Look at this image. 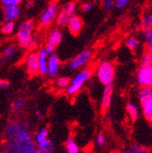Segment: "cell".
<instances>
[{"instance_id": "cell-4", "label": "cell", "mask_w": 152, "mask_h": 153, "mask_svg": "<svg viewBox=\"0 0 152 153\" xmlns=\"http://www.w3.org/2000/svg\"><path fill=\"white\" fill-rule=\"evenodd\" d=\"M16 38L22 47L28 48L35 43L34 38V22L31 20H25L20 25Z\"/></svg>"}, {"instance_id": "cell-27", "label": "cell", "mask_w": 152, "mask_h": 153, "mask_svg": "<svg viewBox=\"0 0 152 153\" xmlns=\"http://www.w3.org/2000/svg\"><path fill=\"white\" fill-rule=\"evenodd\" d=\"M130 149L132 153H152V151L148 148L139 143H134Z\"/></svg>"}, {"instance_id": "cell-3", "label": "cell", "mask_w": 152, "mask_h": 153, "mask_svg": "<svg viewBox=\"0 0 152 153\" xmlns=\"http://www.w3.org/2000/svg\"><path fill=\"white\" fill-rule=\"evenodd\" d=\"M93 69L90 67H86L78 71L76 75L71 79L70 85L65 90L66 94L69 96H74L79 93V91L83 88L86 82L92 78Z\"/></svg>"}, {"instance_id": "cell-19", "label": "cell", "mask_w": 152, "mask_h": 153, "mask_svg": "<svg viewBox=\"0 0 152 153\" xmlns=\"http://www.w3.org/2000/svg\"><path fill=\"white\" fill-rule=\"evenodd\" d=\"M37 149H39V151L40 153H53L55 150V145L51 140L47 139L43 142H41L40 144L36 145Z\"/></svg>"}, {"instance_id": "cell-39", "label": "cell", "mask_w": 152, "mask_h": 153, "mask_svg": "<svg viewBox=\"0 0 152 153\" xmlns=\"http://www.w3.org/2000/svg\"><path fill=\"white\" fill-rule=\"evenodd\" d=\"M36 116L37 118H41V117H42V112H41L39 109L36 110Z\"/></svg>"}, {"instance_id": "cell-32", "label": "cell", "mask_w": 152, "mask_h": 153, "mask_svg": "<svg viewBox=\"0 0 152 153\" xmlns=\"http://www.w3.org/2000/svg\"><path fill=\"white\" fill-rule=\"evenodd\" d=\"M0 3L4 7H13V6H20L22 1L21 0H1Z\"/></svg>"}, {"instance_id": "cell-14", "label": "cell", "mask_w": 152, "mask_h": 153, "mask_svg": "<svg viewBox=\"0 0 152 153\" xmlns=\"http://www.w3.org/2000/svg\"><path fill=\"white\" fill-rule=\"evenodd\" d=\"M22 126V122L10 121L5 127V136L7 139H12L17 136Z\"/></svg>"}, {"instance_id": "cell-37", "label": "cell", "mask_w": 152, "mask_h": 153, "mask_svg": "<svg viewBox=\"0 0 152 153\" xmlns=\"http://www.w3.org/2000/svg\"><path fill=\"white\" fill-rule=\"evenodd\" d=\"M10 87L9 81H7L5 79H0V89H7Z\"/></svg>"}, {"instance_id": "cell-30", "label": "cell", "mask_w": 152, "mask_h": 153, "mask_svg": "<svg viewBox=\"0 0 152 153\" xmlns=\"http://www.w3.org/2000/svg\"><path fill=\"white\" fill-rule=\"evenodd\" d=\"M143 37L147 44L152 43V27L143 30Z\"/></svg>"}, {"instance_id": "cell-40", "label": "cell", "mask_w": 152, "mask_h": 153, "mask_svg": "<svg viewBox=\"0 0 152 153\" xmlns=\"http://www.w3.org/2000/svg\"><path fill=\"white\" fill-rule=\"evenodd\" d=\"M148 120L149 121V123H151V124H152V116L148 117Z\"/></svg>"}, {"instance_id": "cell-38", "label": "cell", "mask_w": 152, "mask_h": 153, "mask_svg": "<svg viewBox=\"0 0 152 153\" xmlns=\"http://www.w3.org/2000/svg\"><path fill=\"white\" fill-rule=\"evenodd\" d=\"M116 153H132L130 149H119L118 150Z\"/></svg>"}, {"instance_id": "cell-34", "label": "cell", "mask_w": 152, "mask_h": 153, "mask_svg": "<svg viewBox=\"0 0 152 153\" xmlns=\"http://www.w3.org/2000/svg\"><path fill=\"white\" fill-rule=\"evenodd\" d=\"M129 3H130L129 0H116L114 6H115L117 9L121 10V9H124L125 7H127L129 5Z\"/></svg>"}, {"instance_id": "cell-7", "label": "cell", "mask_w": 152, "mask_h": 153, "mask_svg": "<svg viewBox=\"0 0 152 153\" xmlns=\"http://www.w3.org/2000/svg\"><path fill=\"white\" fill-rule=\"evenodd\" d=\"M60 10V5L58 2L50 3L46 9L43 10L40 16V24L42 26H50L56 22L58 12Z\"/></svg>"}, {"instance_id": "cell-2", "label": "cell", "mask_w": 152, "mask_h": 153, "mask_svg": "<svg viewBox=\"0 0 152 153\" xmlns=\"http://www.w3.org/2000/svg\"><path fill=\"white\" fill-rule=\"evenodd\" d=\"M96 78L104 87L113 85V81L115 79L116 67L111 61L103 60L97 65L95 68Z\"/></svg>"}, {"instance_id": "cell-21", "label": "cell", "mask_w": 152, "mask_h": 153, "mask_svg": "<svg viewBox=\"0 0 152 153\" xmlns=\"http://www.w3.org/2000/svg\"><path fill=\"white\" fill-rule=\"evenodd\" d=\"M125 45H126V47L129 50H130V51H136V50H137L140 47L141 40H140V38L137 37V36H129V37L126 38Z\"/></svg>"}, {"instance_id": "cell-13", "label": "cell", "mask_w": 152, "mask_h": 153, "mask_svg": "<svg viewBox=\"0 0 152 153\" xmlns=\"http://www.w3.org/2000/svg\"><path fill=\"white\" fill-rule=\"evenodd\" d=\"M21 7L19 6L13 7H4L3 14L6 22H14L21 16Z\"/></svg>"}, {"instance_id": "cell-28", "label": "cell", "mask_w": 152, "mask_h": 153, "mask_svg": "<svg viewBox=\"0 0 152 153\" xmlns=\"http://www.w3.org/2000/svg\"><path fill=\"white\" fill-rule=\"evenodd\" d=\"M24 100H22V99H17V100H15L12 103L11 108L14 112H18V111H21L22 108H24Z\"/></svg>"}, {"instance_id": "cell-33", "label": "cell", "mask_w": 152, "mask_h": 153, "mask_svg": "<svg viewBox=\"0 0 152 153\" xmlns=\"http://www.w3.org/2000/svg\"><path fill=\"white\" fill-rule=\"evenodd\" d=\"M95 142H96L98 147H103V146H105V135L103 133H99V134L96 135Z\"/></svg>"}, {"instance_id": "cell-29", "label": "cell", "mask_w": 152, "mask_h": 153, "mask_svg": "<svg viewBox=\"0 0 152 153\" xmlns=\"http://www.w3.org/2000/svg\"><path fill=\"white\" fill-rule=\"evenodd\" d=\"M17 53V49L14 46H7V47L4 50V55L5 57L11 58L13 56L16 55Z\"/></svg>"}, {"instance_id": "cell-31", "label": "cell", "mask_w": 152, "mask_h": 153, "mask_svg": "<svg viewBox=\"0 0 152 153\" xmlns=\"http://www.w3.org/2000/svg\"><path fill=\"white\" fill-rule=\"evenodd\" d=\"M95 3L93 2V1H90V2H86V3H83L80 7V10L82 12H89L90 11L93 9V7H94Z\"/></svg>"}, {"instance_id": "cell-9", "label": "cell", "mask_w": 152, "mask_h": 153, "mask_svg": "<svg viewBox=\"0 0 152 153\" xmlns=\"http://www.w3.org/2000/svg\"><path fill=\"white\" fill-rule=\"evenodd\" d=\"M61 65H62V62L58 54L53 53V54L49 56L48 61V76L50 79H54L57 78V76L60 72Z\"/></svg>"}, {"instance_id": "cell-36", "label": "cell", "mask_w": 152, "mask_h": 153, "mask_svg": "<svg viewBox=\"0 0 152 153\" xmlns=\"http://www.w3.org/2000/svg\"><path fill=\"white\" fill-rule=\"evenodd\" d=\"M54 48L53 47H51V46H50V45H45V47L43 48V51H44V52L46 53V54L48 55V56H50V55H51V54H53L54 53Z\"/></svg>"}, {"instance_id": "cell-41", "label": "cell", "mask_w": 152, "mask_h": 153, "mask_svg": "<svg viewBox=\"0 0 152 153\" xmlns=\"http://www.w3.org/2000/svg\"><path fill=\"white\" fill-rule=\"evenodd\" d=\"M37 153H40V152H39V151H37Z\"/></svg>"}, {"instance_id": "cell-15", "label": "cell", "mask_w": 152, "mask_h": 153, "mask_svg": "<svg viewBox=\"0 0 152 153\" xmlns=\"http://www.w3.org/2000/svg\"><path fill=\"white\" fill-rule=\"evenodd\" d=\"M63 40V32L62 30H60L59 28H55L53 29L52 31H50V33L48 36L47 38V45H50L53 48H56L57 46L60 45V43Z\"/></svg>"}, {"instance_id": "cell-25", "label": "cell", "mask_w": 152, "mask_h": 153, "mask_svg": "<svg viewBox=\"0 0 152 153\" xmlns=\"http://www.w3.org/2000/svg\"><path fill=\"white\" fill-rule=\"evenodd\" d=\"M0 30H1L2 34H4V35H7V36L11 35L15 30V22H5L1 25Z\"/></svg>"}, {"instance_id": "cell-8", "label": "cell", "mask_w": 152, "mask_h": 153, "mask_svg": "<svg viewBox=\"0 0 152 153\" xmlns=\"http://www.w3.org/2000/svg\"><path fill=\"white\" fill-rule=\"evenodd\" d=\"M136 81L141 88H152V67L139 66L136 71Z\"/></svg>"}, {"instance_id": "cell-35", "label": "cell", "mask_w": 152, "mask_h": 153, "mask_svg": "<svg viewBox=\"0 0 152 153\" xmlns=\"http://www.w3.org/2000/svg\"><path fill=\"white\" fill-rule=\"evenodd\" d=\"M114 4H115V1H113V0H105L103 2V7L106 10H109L113 7Z\"/></svg>"}, {"instance_id": "cell-11", "label": "cell", "mask_w": 152, "mask_h": 153, "mask_svg": "<svg viewBox=\"0 0 152 153\" xmlns=\"http://www.w3.org/2000/svg\"><path fill=\"white\" fill-rule=\"evenodd\" d=\"M113 94H114L113 85L104 87L103 93L101 95V101H100V106L103 110H108L110 108L113 99Z\"/></svg>"}, {"instance_id": "cell-24", "label": "cell", "mask_w": 152, "mask_h": 153, "mask_svg": "<svg viewBox=\"0 0 152 153\" xmlns=\"http://www.w3.org/2000/svg\"><path fill=\"white\" fill-rule=\"evenodd\" d=\"M140 26L143 30L152 27V10L147 11L143 15Z\"/></svg>"}, {"instance_id": "cell-17", "label": "cell", "mask_w": 152, "mask_h": 153, "mask_svg": "<svg viewBox=\"0 0 152 153\" xmlns=\"http://www.w3.org/2000/svg\"><path fill=\"white\" fill-rule=\"evenodd\" d=\"M141 105L152 104V88H141L138 93Z\"/></svg>"}, {"instance_id": "cell-23", "label": "cell", "mask_w": 152, "mask_h": 153, "mask_svg": "<svg viewBox=\"0 0 152 153\" xmlns=\"http://www.w3.org/2000/svg\"><path fill=\"white\" fill-rule=\"evenodd\" d=\"M35 142L36 145L40 144L41 142L49 139V130L46 127H43L40 130H39V132L36 133V134L35 135Z\"/></svg>"}, {"instance_id": "cell-22", "label": "cell", "mask_w": 152, "mask_h": 153, "mask_svg": "<svg viewBox=\"0 0 152 153\" xmlns=\"http://www.w3.org/2000/svg\"><path fill=\"white\" fill-rule=\"evenodd\" d=\"M70 81H71V79L69 76H60L55 79L54 85L56 88H58L60 90H66L68 88V86L70 85Z\"/></svg>"}, {"instance_id": "cell-16", "label": "cell", "mask_w": 152, "mask_h": 153, "mask_svg": "<svg viewBox=\"0 0 152 153\" xmlns=\"http://www.w3.org/2000/svg\"><path fill=\"white\" fill-rule=\"evenodd\" d=\"M37 53H39V74L41 76H47L49 56L44 52L43 49L39 50Z\"/></svg>"}, {"instance_id": "cell-10", "label": "cell", "mask_w": 152, "mask_h": 153, "mask_svg": "<svg viewBox=\"0 0 152 153\" xmlns=\"http://www.w3.org/2000/svg\"><path fill=\"white\" fill-rule=\"evenodd\" d=\"M26 69L30 76H36L39 74V53L37 51H30L25 60Z\"/></svg>"}, {"instance_id": "cell-26", "label": "cell", "mask_w": 152, "mask_h": 153, "mask_svg": "<svg viewBox=\"0 0 152 153\" xmlns=\"http://www.w3.org/2000/svg\"><path fill=\"white\" fill-rule=\"evenodd\" d=\"M140 66L145 67H152V54L148 51H146L141 56L140 59Z\"/></svg>"}, {"instance_id": "cell-5", "label": "cell", "mask_w": 152, "mask_h": 153, "mask_svg": "<svg viewBox=\"0 0 152 153\" xmlns=\"http://www.w3.org/2000/svg\"><path fill=\"white\" fill-rule=\"evenodd\" d=\"M93 56V50L86 49L81 51L67 63L68 69L71 71H76V70L79 71L83 69V68H86L89 63L90 62V60H92Z\"/></svg>"}, {"instance_id": "cell-18", "label": "cell", "mask_w": 152, "mask_h": 153, "mask_svg": "<svg viewBox=\"0 0 152 153\" xmlns=\"http://www.w3.org/2000/svg\"><path fill=\"white\" fill-rule=\"evenodd\" d=\"M126 111H127V114L131 120L135 121L139 118V108H138V105L136 104H134L133 102L127 103Z\"/></svg>"}, {"instance_id": "cell-6", "label": "cell", "mask_w": 152, "mask_h": 153, "mask_svg": "<svg viewBox=\"0 0 152 153\" xmlns=\"http://www.w3.org/2000/svg\"><path fill=\"white\" fill-rule=\"evenodd\" d=\"M77 10H78V4L76 2H68L61 7L56 19L57 25L60 27L67 26L69 21L76 15Z\"/></svg>"}, {"instance_id": "cell-1", "label": "cell", "mask_w": 152, "mask_h": 153, "mask_svg": "<svg viewBox=\"0 0 152 153\" xmlns=\"http://www.w3.org/2000/svg\"><path fill=\"white\" fill-rule=\"evenodd\" d=\"M37 151L39 149L26 122H22L17 136L7 139L3 146L4 153H37Z\"/></svg>"}, {"instance_id": "cell-12", "label": "cell", "mask_w": 152, "mask_h": 153, "mask_svg": "<svg viewBox=\"0 0 152 153\" xmlns=\"http://www.w3.org/2000/svg\"><path fill=\"white\" fill-rule=\"evenodd\" d=\"M83 25H84V22H83V20L80 16L76 14L75 16L69 21L67 25V29L69 33L73 36H78L79 35V33L81 32V30L83 28Z\"/></svg>"}, {"instance_id": "cell-20", "label": "cell", "mask_w": 152, "mask_h": 153, "mask_svg": "<svg viewBox=\"0 0 152 153\" xmlns=\"http://www.w3.org/2000/svg\"><path fill=\"white\" fill-rule=\"evenodd\" d=\"M65 149L67 153H79L80 148L79 144L75 141L73 136H68L65 141Z\"/></svg>"}]
</instances>
